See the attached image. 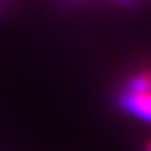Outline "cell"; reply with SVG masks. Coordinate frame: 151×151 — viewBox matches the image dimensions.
Wrapping results in <instances>:
<instances>
[{"mask_svg":"<svg viewBox=\"0 0 151 151\" xmlns=\"http://www.w3.org/2000/svg\"><path fill=\"white\" fill-rule=\"evenodd\" d=\"M119 91L123 92H148L151 91V69L139 67L124 77Z\"/></svg>","mask_w":151,"mask_h":151,"instance_id":"obj_2","label":"cell"},{"mask_svg":"<svg viewBox=\"0 0 151 151\" xmlns=\"http://www.w3.org/2000/svg\"><path fill=\"white\" fill-rule=\"evenodd\" d=\"M111 2L118 4V5H133V4L138 2V0H111Z\"/></svg>","mask_w":151,"mask_h":151,"instance_id":"obj_3","label":"cell"},{"mask_svg":"<svg viewBox=\"0 0 151 151\" xmlns=\"http://www.w3.org/2000/svg\"><path fill=\"white\" fill-rule=\"evenodd\" d=\"M118 106L124 114L151 126V91L148 92H118Z\"/></svg>","mask_w":151,"mask_h":151,"instance_id":"obj_1","label":"cell"}]
</instances>
